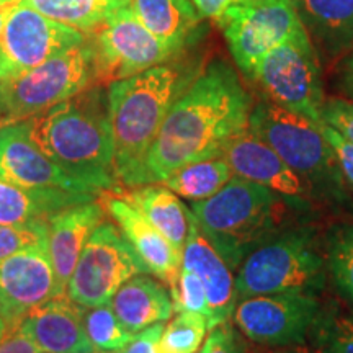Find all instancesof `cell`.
Returning a JSON list of instances; mask_svg holds the SVG:
<instances>
[{"instance_id": "obj_19", "label": "cell", "mask_w": 353, "mask_h": 353, "mask_svg": "<svg viewBox=\"0 0 353 353\" xmlns=\"http://www.w3.org/2000/svg\"><path fill=\"white\" fill-rule=\"evenodd\" d=\"M83 311L64 293L26 312L17 329L44 353H97L83 329Z\"/></svg>"}, {"instance_id": "obj_35", "label": "cell", "mask_w": 353, "mask_h": 353, "mask_svg": "<svg viewBox=\"0 0 353 353\" xmlns=\"http://www.w3.org/2000/svg\"><path fill=\"white\" fill-rule=\"evenodd\" d=\"M322 131H324L329 144L332 145L335 157H337L339 165H341L342 175L345 179V183L353 190V143L343 138L341 132H337L334 128L325 125V123H322Z\"/></svg>"}, {"instance_id": "obj_38", "label": "cell", "mask_w": 353, "mask_h": 353, "mask_svg": "<svg viewBox=\"0 0 353 353\" xmlns=\"http://www.w3.org/2000/svg\"><path fill=\"white\" fill-rule=\"evenodd\" d=\"M0 353H44L33 339L20 329H10L0 341Z\"/></svg>"}, {"instance_id": "obj_44", "label": "cell", "mask_w": 353, "mask_h": 353, "mask_svg": "<svg viewBox=\"0 0 353 353\" xmlns=\"http://www.w3.org/2000/svg\"><path fill=\"white\" fill-rule=\"evenodd\" d=\"M112 353H121V352H112Z\"/></svg>"}, {"instance_id": "obj_12", "label": "cell", "mask_w": 353, "mask_h": 353, "mask_svg": "<svg viewBox=\"0 0 353 353\" xmlns=\"http://www.w3.org/2000/svg\"><path fill=\"white\" fill-rule=\"evenodd\" d=\"M85 43V34L23 2L8 13L0 33V81L19 77Z\"/></svg>"}, {"instance_id": "obj_42", "label": "cell", "mask_w": 353, "mask_h": 353, "mask_svg": "<svg viewBox=\"0 0 353 353\" xmlns=\"http://www.w3.org/2000/svg\"><path fill=\"white\" fill-rule=\"evenodd\" d=\"M268 2V0H231V6H254V3Z\"/></svg>"}, {"instance_id": "obj_36", "label": "cell", "mask_w": 353, "mask_h": 353, "mask_svg": "<svg viewBox=\"0 0 353 353\" xmlns=\"http://www.w3.org/2000/svg\"><path fill=\"white\" fill-rule=\"evenodd\" d=\"M200 353H244V350L228 321L210 330L208 339L203 342Z\"/></svg>"}, {"instance_id": "obj_7", "label": "cell", "mask_w": 353, "mask_h": 353, "mask_svg": "<svg viewBox=\"0 0 353 353\" xmlns=\"http://www.w3.org/2000/svg\"><path fill=\"white\" fill-rule=\"evenodd\" d=\"M95 85L87 39L19 77L0 81V130L23 123L83 88Z\"/></svg>"}, {"instance_id": "obj_32", "label": "cell", "mask_w": 353, "mask_h": 353, "mask_svg": "<svg viewBox=\"0 0 353 353\" xmlns=\"http://www.w3.org/2000/svg\"><path fill=\"white\" fill-rule=\"evenodd\" d=\"M175 312H196L210 321V304L200 276L188 268H180L175 285L170 288Z\"/></svg>"}, {"instance_id": "obj_37", "label": "cell", "mask_w": 353, "mask_h": 353, "mask_svg": "<svg viewBox=\"0 0 353 353\" xmlns=\"http://www.w3.org/2000/svg\"><path fill=\"white\" fill-rule=\"evenodd\" d=\"M162 330H164V322H157L151 327L141 330L123 348L121 353H159V342H161Z\"/></svg>"}, {"instance_id": "obj_8", "label": "cell", "mask_w": 353, "mask_h": 353, "mask_svg": "<svg viewBox=\"0 0 353 353\" xmlns=\"http://www.w3.org/2000/svg\"><path fill=\"white\" fill-rule=\"evenodd\" d=\"M254 82L273 103L317 125L324 123L321 65L304 26L260 61Z\"/></svg>"}, {"instance_id": "obj_23", "label": "cell", "mask_w": 353, "mask_h": 353, "mask_svg": "<svg viewBox=\"0 0 353 353\" xmlns=\"http://www.w3.org/2000/svg\"><path fill=\"white\" fill-rule=\"evenodd\" d=\"M92 200L95 195L59 188H26L0 176V226L50 219L57 211Z\"/></svg>"}, {"instance_id": "obj_13", "label": "cell", "mask_w": 353, "mask_h": 353, "mask_svg": "<svg viewBox=\"0 0 353 353\" xmlns=\"http://www.w3.org/2000/svg\"><path fill=\"white\" fill-rule=\"evenodd\" d=\"M317 294H260L237 301L232 319L247 339L260 345H303L321 314Z\"/></svg>"}, {"instance_id": "obj_3", "label": "cell", "mask_w": 353, "mask_h": 353, "mask_svg": "<svg viewBox=\"0 0 353 353\" xmlns=\"http://www.w3.org/2000/svg\"><path fill=\"white\" fill-rule=\"evenodd\" d=\"M32 139L59 165L121 190L114 174L108 90L90 85L26 120Z\"/></svg>"}, {"instance_id": "obj_22", "label": "cell", "mask_w": 353, "mask_h": 353, "mask_svg": "<svg viewBox=\"0 0 353 353\" xmlns=\"http://www.w3.org/2000/svg\"><path fill=\"white\" fill-rule=\"evenodd\" d=\"M128 8L175 54L192 41L203 20L192 0H130Z\"/></svg>"}, {"instance_id": "obj_31", "label": "cell", "mask_w": 353, "mask_h": 353, "mask_svg": "<svg viewBox=\"0 0 353 353\" xmlns=\"http://www.w3.org/2000/svg\"><path fill=\"white\" fill-rule=\"evenodd\" d=\"M311 332L319 353H353V316L321 311Z\"/></svg>"}, {"instance_id": "obj_14", "label": "cell", "mask_w": 353, "mask_h": 353, "mask_svg": "<svg viewBox=\"0 0 353 353\" xmlns=\"http://www.w3.org/2000/svg\"><path fill=\"white\" fill-rule=\"evenodd\" d=\"M0 176L26 188H59L88 195L110 192L100 180L68 170L48 157L30 136L26 121L0 130Z\"/></svg>"}, {"instance_id": "obj_33", "label": "cell", "mask_w": 353, "mask_h": 353, "mask_svg": "<svg viewBox=\"0 0 353 353\" xmlns=\"http://www.w3.org/2000/svg\"><path fill=\"white\" fill-rule=\"evenodd\" d=\"M41 244H48V219L0 226V260Z\"/></svg>"}, {"instance_id": "obj_43", "label": "cell", "mask_w": 353, "mask_h": 353, "mask_svg": "<svg viewBox=\"0 0 353 353\" xmlns=\"http://www.w3.org/2000/svg\"><path fill=\"white\" fill-rule=\"evenodd\" d=\"M283 353H301V352H296V350H290V352H283Z\"/></svg>"}, {"instance_id": "obj_4", "label": "cell", "mask_w": 353, "mask_h": 353, "mask_svg": "<svg viewBox=\"0 0 353 353\" xmlns=\"http://www.w3.org/2000/svg\"><path fill=\"white\" fill-rule=\"evenodd\" d=\"M291 205L273 190L234 175L216 195L192 201L188 210L206 239L236 272L254 249L285 229Z\"/></svg>"}, {"instance_id": "obj_40", "label": "cell", "mask_w": 353, "mask_h": 353, "mask_svg": "<svg viewBox=\"0 0 353 353\" xmlns=\"http://www.w3.org/2000/svg\"><path fill=\"white\" fill-rule=\"evenodd\" d=\"M21 2H23V0H0V33H2L3 25H6L8 13H10L17 6H20Z\"/></svg>"}, {"instance_id": "obj_24", "label": "cell", "mask_w": 353, "mask_h": 353, "mask_svg": "<svg viewBox=\"0 0 353 353\" xmlns=\"http://www.w3.org/2000/svg\"><path fill=\"white\" fill-rule=\"evenodd\" d=\"M114 192L134 206L182 252L188 234V208L179 200V195L162 183L141 185L130 192Z\"/></svg>"}, {"instance_id": "obj_28", "label": "cell", "mask_w": 353, "mask_h": 353, "mask_svg": "<svg viewBox=\"0 0 353 353\" xmlns=\"http://www.w3.org/2000/svg\"><path fill=\"white\" fill-rule=\"evenodd\" d=\"M83 329L97 353L121 352L132 341L134 334L128 332L114 314L112 304L85 307Z\"/></svg>"}, {"instance_id": "obj_27", "label": "cell", "mask_w": 353, "mask_h": 353, "mask_svg": "<svg viewBox=\"0 0 353 353\" xmlns=\"http://www.w3.org/2000/svg\"><path fill=\"white\" fill-rule=\"evenodd\" d=\"M23 3L48 19L87 34L113 12L128 7L130 0H23Z\"/></svg>"}, {"instance_id": "obj_25", "label": "cell", "mask_w": 353, "mask_h": 353, "mask_svg": "<svg viewBox=\"0 0 353 353\" xmlns=\"http://www.w3.org/2000/svg\"><path fill=\"white\" fill-rule=\"evenodd\" d=\"M307 33L329 52L353 44V0H293Z\"/></svg>"}, {"instance_id": "obj_5", "label": "cell", "mask_w": 353, "mask_h": 353, "mask_svg": "<svg viewBox=\"0 0 353 353\" xmlns=\"http://www.w3.org/2000/svg\"><path fill=\"white\" fill-rule=\"evenodd\" d=\"M249 130L270 145L316 196L345 200V179L322 125L265 99L250 110Z\"/></svg>"}, {"instance_id": "obj_2", "label": "cell", "mask_w": 353, "mask_h": 353, "mask_svg": "<svg viewBox=\"0 0 353 353\" xmlns=\"http://www.w3.org/2000/svg\"><path fill=\"white\" fill-rule=\"evenodd\" d=\"M193 81L187 65L164 63L110 83L114 174L120 188L139 187L145 156L162 123Z\"/></svg>"}, {"instance_id": "obj_21", "label": "cell", "mask_w": 353, "mask_h": 353, "mask_svg": "<svg viewBox=\"0 0 353 353\" xmlns=\"http://www.w3.org/2000/svg\"><path fill=\"white\" fill-rule=\"evenodd\" d=\"M110 304L123 327L134 335L157 322L169 321L174 314L170 291L149 273L130 278L114 293Z\"/></svg>"}, {"instance_id": "obj_30", "label": "cell", "mask_w": 353, "mask_h": 353, "mask_svg": "<svg viewBox=\"0 0 353 353\" xmlns=\"http://www.w3.org/2000/svg\"><path fill=\"white\" fill-rule=\"evenodd\" d=\"M208 319L196 312H176L169 324L164 325L159 353H195L205 342L208 332Z\"/></svg>"}, {"instance_id": "obj_9", "label": "cell", "mask_w": 353, "mask_h": 353, "mask_svg": "<svg viewBox=\"0 0 353 353\" xmlns=\"http://www.w3.org/2000/svg\"><path fill=\"white\" fill-rule=\"evenodd\" d=\"M85 39L94 57L95 85L132 77L176 56L128 7L113 12Z\"/></svg>"}, {"instance_id": "obj_20", "label": "cell", "mask_w": 353, "mask_h": 353, "mask_svg": "<svg viewBox=\"0 0 353 353\" xmlns=\"http://www.w3.org/2000/svg\"><path fill=\"white\" fill-rule=\"evenodd\" d=\"M100 201L79 203L57 211L48 219V255L56 275L57 294H64L87 241L105 221Z\"/></svg>"}, {"instance_id": "obj_1", "label": "cell", "mask_w": 353, "mask_h": 353, "mask_svg": "<svg viewBox=\"0 0 353 353\" xmlns=\"http://www.w3.org/2000/svg\"><path fill=\"white\" fill-rule=\"evenodd\" d=\"M252 99L224 61L198 74L172 105L145 156L141 185L161 183L180 167L221 157L249 126Z\"/></svg>"}, {"instance_id": "obj_16", "label": "cell", "mask_w": 353, "mask_h": 353, "mask_svg": "<svg viewBox=\"0 0 353 353\" xmlns=\"http://www.w3.org/2000/svg\"><path fill=\"white\" fill-rule=\"evenodd\" d=\"M223 157L231 165L234 175L273 190L299 208L316 198L312 188L249 126L226 145Z\"/></svg>"}, {"instance_id": "obj_26", "label": "cell", "mask_w": 353, "mask_h": 353, "mask_svg": "<svg viewBox=\"0 0 353 353\" xmlns=\"http://www.w3.org/2000/svg\"><path fill=\"white\" fill-rule=\"evenodd\" d=\"M234 176L231 165L223 156L203 159L192 162L162 180V185L172 190L175 195L185 198L190 203L208 200Z\"/></svg>"}, {"instance_id": "obj_41", "label": "cell", "mask_w": 353, "mask_h": 353, "mask_svg": "<svg viewBox=\"0 0 353 353\" xmlns=\"http://www.w3.org/2000/svg\"><path fill=\"white\" fill-rule=\"evenodd\" d=\"M345 87L348 94L353 97V54L350 57V61H348L347 69H345Z\"/></svg>"}, {"instance_id": "obj_15", "label": "cell", "mask_w": 353, "mask_h": 353, "mask_svg": "<svg viewBox=\"0 0 353 353\" xmlns=\"http://www.w3.org/2000/svg\"><path fill=\"white\" fill-rule=\"evenodd\" d=\"M59 296L48 244L33 245L0 260V317L15 329L23 316Z\"/></svg>"}, {"instance_id": "obj_18", "label": "cell", "mask_w": 353, "mask_h": 353, "mask_svg": "<svg viewBox=\"0 0 353 353\" xmlns=\"http://www.w3.org/2000/svg\"><path fill=\"white\" fill-rule=\"evenodd\" d=\"M182 267L195 272L203 281L210 304L208 329L231 319L237 304L236 276L218 250L211 245L188 210V234L182 250Z\"/></svg>"}, {"instance_id": "obj_34", "label": "cell", "mask_w": 353, "mask_h": 353, "mask_svg": "<svg viewBox=\"0 0 353 353\" xmlns=\"http://www.w3.org/2000/svg\"><path fill=\"white\" fill-rule=\"evenodd\" d=\"M322 121L353 143V103L341 99L324 101Z\"/></svg>"}, {"instance_id": "obj_29", "label": "cell", "mask_w": 353, "mask_h": 353, "mask_svg": "<svg viewBox=\"0 0 353 353\" xmlns=\"http://www.w3.org/2000/svg\"><path fill=\"white\" fill-rule=\"evenodd\" d=\"M324 257L335 288L353 306V224L334 229Z\"/></svg>"}, {"instance_id": "obj_39", "label": "cell", "mask_w": 353, "mask_h": 353, "mask_svg": "<svg viewBox=\"0 0 353 353\" xmlns=\"http://www.w3.org/2000/svg\"><path fill=\"white\" fill-rule=\"evenodd\" d=\"M203 19L219 20L221 15L231 7V0H192Z\"/></svg>"}, {"instance_id": "obj_17", "label": "cell", "mask_w": 353, "mask_h": 353, "mask_svg": "<svg viewBox=\"0 0 353 353\" xmlns=\"http://www.w3.org/2000/svg\"><path fill=\"white\" fill-rule=\"evenodd\" d=\"M100 200L149 273L172 288L182 268V252L114 190L101 193Z\"/></svg>"}, {"instance_id": "obj_6", "label": "cell", "mask_w": 353, "mask_h": 353, "mask_svg": "<svg viewBox=\"0 0 353 353\" xmlns=\"http://www.w3.org/2000/svg\"><path fill=\"white\" fill-rule=\"evenodd\" d=\"M237 301L260 294H319L325 257L311 228H285L262 242L236 270Z\"/></svg>"}, {"instance_id": "obj_10", "label": "cell", "mask_w": 353, "mask_h": 353, "mask_svg": "<svg viewBox=\"0 0 353 353\" xmlns=\"http://www.w3.org/2000/svg\"><path fill=\"white\" fill-rule=\"evenodd\" d=\"M149 273L120 229L103 221L83 247L70 276L65 294L83 307L112 301L118 290L132 276Z\"/></svg>"}, {"instance_id": "obj_11", "label": "cell", "mask_w": 353, "mask_h": 353, "mask_svg": "<svg viewBox=\"0 0 353 353\" xmlns=\"http://www.w3.org/2000/svg\"><path fill=\"white\" fill-rule=\"evenodd\" d=\"M216 21L237 68L250 81H254L260 61L304 26L293 0L231 6Z\"/></svg>"}]
</instances>
